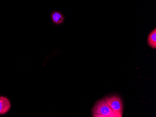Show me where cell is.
I'll return each instance as SVG.
<instances>
[{
    "instance_id": "obj_1",
    "label": "cell",
    "mask_w": 156,
    "mask_h": 117,
    "mask_svg": "<svg viewBox=\"0 0 156 117\" xmlns=\"http://www.w3.org/2000/svg\"><path fill=\"white\" fill-rule=\"evenodd\" d=\"M92 112L94 117H116L105 99L99 100L95 104Z\"/></svg>"
},
{
    "instance_id": "obj_2",
    "label": "cell",
    "mask_w": 156,
    "mask_h": 117,
    "mask_svg": "<svg viewBox=\"0 0 156 117\" xmlns=\"http://www.w3.org/2000/svg\"><path fill=\"white\" fill-rule=\"evenodd\" d=\"M109 107L114 112L116 117H122L123 115V105L121 99L117 96H109L105 98Z\"/></svg>"
},
{
    "instance_id": "obj_3",
    "label": "cell",
    "mask_w": 156,
    "mask_h": 117,
    "mask_svg": "<svg viewBox=\"0 0 156 117\" xmlns=\"http://www.w3.org/2000/svg\"><path fill=\"white\" fill-rule=\"evenodd\" d=\"M11 103L8 98L0 96V115H5L10 111Z\"/></svg>"
},
{
    "instance_id": "obj_4",
    "label": "cell",
    "mask_w": 156,
    "mask_h": 117,
    "mask_svg": "<svg viewBox=\"0 0 156 117\" xmlns=\"http://www.w3.org/2000/svg\"><path fill=\"white\" fill-rule=\"evenodd\" d=\"M51 21L56 25L62 24L65 21V17L59 11H54L51 14Z\"/></svg>"
},
{
    "instance_id": "obj_5",
    "label": "cell",
    "mask_w": 156,
    "mask_h": 117,
    "mask_svg": "<svg viewBox=\"0 0 156 117\" xmlns=\"http://www.w3.org/2000/svg\"><path fill=\"white\" fill-rule=\"evenodd\" d=\"M148 43L149 46L154 49H156V29H154L149 34L148 38Z\"/></svg>"
}]
</instances>
